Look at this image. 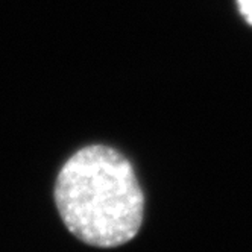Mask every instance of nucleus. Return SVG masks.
<instances>
[{
  "instance_id": "f257e3e1",
  "label": "nucleus",
  "mask_w": 252,
  "mask_h": 252,
  "mask_svg": "<svg viewBox=\"0 0 252 252\" xmlns=\"http://www.w3.org/2000/svg\"><path fill=\"white\" fill-rule=\"evenodd\" d=\"M61 223L87 246L108 249L131 242L141 229L146 193L131 161L106 145L71 154L53 184Z\"/></svg>"
},
{
  "instance_id": "f03ea898",
  "label": "nucleus",
  "mask_w": 252,
  "mask_h": 252,
  "mask_svg": "<svg viewBox=\"0 0 252 252\" xmlns=\"http://www.w3.org/2000/svg\"><path fill=\"white\" fill-rule=\"evenodd\" d=\"M237 5L243 19L252 26V0H237Z\"/></svg>"
}]
</instances>
